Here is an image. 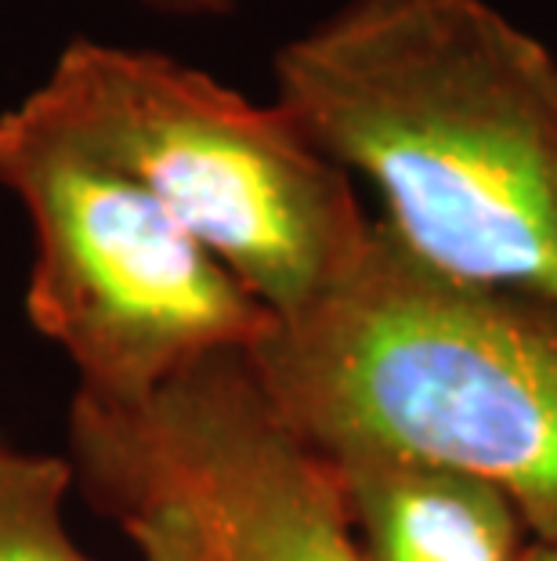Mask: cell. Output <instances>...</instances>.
Wrapping results in <instances>:
<instances>
[{"instance_id":"1","label":"cell","mask_w":557,"mask_h":561,"mask_svg":"<svg viewBox=\"0 0 557 561\" xmlns=\"http://www.w3.org/2000/svg\"><path fill=\"white\" fill-rule=\"evenodd\" d=\"M276 105L449 276L557 305V55L489 0H344L271 62Z\"/></svg>"},{"instance_id":"2","label":"cell","mask_w":557,"mask_h":561,"mask_svg":"<svg viewBox=\"0 0 557 561\" xmlns=\"http://www.w3.org/2000/svg\"><path fill=\"white\" fill-rule=\"evenodd\" d=\"M318 457L373 446L496 485L557 540V305L449 276L373 218L351 265L246 355Z\"/></svg>"},{"instance_id":"3","label":"cell","mask_w":557,"mask_h":561,"mask_svg":"<svg viewBox=\"0 0 557 561\" xmlns=\"http://www.w3.org/2000/svg\"><path fill=\"white\" fill-rule=\"evenodd\" d=\"M26 99L152 196L271 316L298 312L359 254L351 178L287 113L160 51L77 37Z\"/></svg>"},{"instance_id":"4","label":"cell","mask_w":557,"mask_h":561,"mask_svg":"<svg viewBox=\"0 0 557 561\" xmlns=\"http://www.w3.org/2000/svg\"><path fill=\"white\" fill-rule=\"evenodd\" d=\"M0 185L37 236L26 316L77 366V399L138 410L196 363L251 355L276 327L156 199L30 99L0 113Z\"/></svg>"},{"instance_id":"5","label":"cell","mask_w":557,"mask_h":561,"mask_svg":"<svg viewBox=\"0 0 557 561\" xmlns=\"http://www.w3.org/2000/svg\"><path fill=\"white\" fill-rule=\"evenodd\" d=\"M69 446L94 507L174 500L214 561H362L334 468L279 421L246 355L196 363L138 410L73 399Z\"/></svg>"},{"instance_id":"6","label":"cell","mask_w":557,"mask_h":561,"mask_svg":"<svg viewBox=\"0 0 557 561\" xmlns=\"http://www.w3.org/2000/svg\"><path fill=\"white\" fill-rule=\"evenodd\" d=\"M323 460L362 561H521L532 540L514 500L474 474L373 446Z\"/></svg>"},{"instance_id":"7","label":"cell","mask_w":557,"mask_h":561,"mask_svg":"<svg viewBox=\"0 0 557 561\" xmlns=\"http://www.w3.org/2000/svg\"><path fill=\"white\" fill-rule=\"evenodd\" d=\"M73 460L15 449L0 435V561H91L66 529Z\"/></svg>"},{"instance_id":"8","label":"cell","mask_w":557,"mask_h":561,"mask_svg":"<svg viewBox=\"0 0 557 561\" xmlns=\"http://www.w3.org/2000/svg\"><path fill=\"white\" fill-rule=\"evenodd\" d=\"M141 551V561H214L193 515L163 496H135L105 507Z\"/></svg>"},{"instance_id":"9","label":"cell","mask_w":557,"mask_h":561,"mask_svg":"<svg viewBox=\"0 0 557 561\" xmlns=\"http://www.w3.org/2000/svg\"><path fill=\"white\" fill-rule=\"evenodd\" d=\"M135 4L174 19H224L240 11V0H135Z\"/></svg>"},{"instance_id":"10","label":"cell","mask_w":557,"mask_h":561,"mask_svg":"<svg viewBox=\"0 0 557 561\" xmlns=\"http://www.w3.org/2000/svg\"><path fill=\"white\" fill-rule=\"evenodd\" d=\"M521 561H557V540H529Z\"/></svg>"}]
</instances>
